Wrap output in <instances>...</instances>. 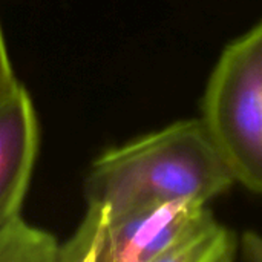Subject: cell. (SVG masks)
Here are the masks:
<instances>
[{"label":"cell","instance_id":"obj_1","mask_svg":"<svg viewBox=\"0 0 262 262\" xmlns=\"http://www.w3.org/2000/svg\"><path fill=\"white\" fill-rule=\"evenodd\" d=\"M233 184L203 120L190 118L104 152L84 192L88 207L117 212L170 201L207 204Z\"/></svg>","mask_w":262,"mask_h":262},{"label":"cell","instance_id":"obj_2","mask_svg":"<svg viewBox=\"0 0 262 262\" xmlns=\"http://www.w3.org/2000/svg\"><path fill=\"white\" fill-rule=\"evenodd\" d=\"M239 239L206 204L170 201L126 210L88 207L58 262H232Z\"/></svg>","mask_w":262,"mask_h":262},{"label":"cell","instance_id":"obj_5","mask_svg":"<svg viewBox=\"0 0 262 262\" xmlns=\"http://www.w3.org/2000/svg\"><path fill=\"white\" fill-rule=\"evenodd\" d=\"M60 244L20 216L0 229V261H58Z\"/></svg>","mask_w":262,"mask_h":262},{"label":"cell","instance_id":"obj_4","mask_svg":"<svg viewBox=\"0 0 262 262\" xmlns=\"http://www.w3.org/2000/svg\"><path fill=\"white\" fill-rule=\"evenodd\" d=\"M38 150V124L21 84L0 97V229L20 216Z\"/></svg>","mask_w":262,"mask_h":262},{"label":"cell","instance_id":"obj_7","mask_svg":"<svg viewBox=\"0 0 262 262\" xmlns=\"http://www.w3.org/2000/svg\"><path fill=\"white\" fill-rule=\"evenodd\" d=\"M243 258L249 261H262V238L255 233H246L239 241Z\"/></svg>","mask_w":262,"mask_h":262},{"label":"cell","instance_id":"obj_3","mask_svg":"<svg viewBox=\"0 0 262 262\" xmlns=\"http://www.w3.org/2000/svg\"><path fill=\"white\" fill-rule=\"evenodd\" d=\"M200 118L235 183L262 193V20L220 55Z\"/></svg>","mask_w":262,"mask_h":262},{"label":"cell","instance_id":"obj_6","mask_svg":"<svg viewBox=\"0 0 262 262\" xmlns=\"http://www.w3.org/2000/svg\"><path fill=\"white\" fill-rule=\"evenodd\" d=\"M15 84H17V81H15V77H14L12 64L9 61L8 49H6L3 32H2V28H0V97L5 95L6 92H9Z\"/></svg>","mask_w":262,"mask_h":262}]
</instances>
